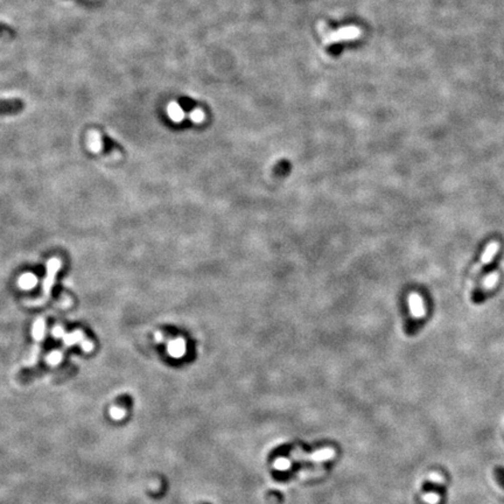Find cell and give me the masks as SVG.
I'll return each instance as SVG.
<instances>
[{"mask_svg":"<svg viewBox=\"0 0 504 504\" xmlns=\"http://www.w3.org/2000/svg\"><path fill=\"white\" fill-rule=\"evenodd\" d=\"M494 478L499 483L500 487L502 489H504V467L503 466H496L494 468Z\"/></svg>","mask_w":504,"mask_h":504,"instance_id":"cell-12","label":"cell"},{"mask_svg":"<svg viewBox=\"0 0 504 504\" xmlns=\"http://www.w3.org/2000/svg\"><path fill=\"white\" fill-rule=\"evenodd\" d=\"M497 280H499V273L494 272V273H490L488 277L486 278L485 282H483V289H490L493 287H495V285L497 284Z\"/></svg>","mask_w":504,"mask_h":504,"instance_id":"cell-11","label":"cell"},{"mask_svg":"<svg viewBox=\"0 0 504 504\" xmlns=\"http://www.w3.org/2000/svg\"><path fill=\"white\" fill-rule=\"evenodd\" d=\"M423 490L427 494H436L439 497H445L447 495V487L443 483L434 481H425L422 486Z\"/></svg>","mask_w":504,"mask_h":504,"instance_id":"cell-8","label":"cell"},{"mask_svg":"<svg viewBox=\"0 0 504 504\" xmlns=\"http://www.w3.org/2000/svg\"><path fill=\"white\" fill-rule=\"evenodd\" d=\"M326 23L323 21H320L319 25H317V30L322 36V41L324 44H331V43H339L342 42V41H350L358 39L361 35V29L358 27L355 26H348V27H341L340 29L337 30H329Z\"/></svg>","mask_w":504,"mask_h":504,"instance_id":"cell-2","label":"cell"},{"mask_svg":"<svg viewBox=\"0 0 504 504\" xmlns=\"http://www.w3.org/2000/svg\"><path fill=\"white\" fill-rule=\"evenodd\" d=\"M62 266V261L58 258H51V259L48 261L47 264V273L46 277L43 279L42 282V291H41V294L37 296V298L33 300H28L27 301V306L30 307H39L42 306L44 303L48 302V300L50 299L51 295V289H53L55 285V280H56V275L60 271V268Z\"/></svg>","mask_w":504,"mask_h":504,"instance_id":"cell-1","label":"cell"},{"mask_svg":"<svg viewBox=\"0 0 504 504\" xmlns=\"http://www.w3.org/2000/svg\"><path fill=\"white\" fill-rule=\"evenodd\" d=\"M53 335L55 337H60V339L63 340L65 346H72V344L78 343L82 347V349L85 351H90L95 347L94 343L85 336V334L81 329L72 331L71 334H63V330H62L61 327H55Z\"/></svg>","mask_w":504,"mask_h":504,"instance_id":"cell-3","label":"cell"},{"mask_svg":"<svg viewBox=\"0 0 504 504\" xmlns=\"http://www.w3.org/2000/svg\"><path fill=\"white\" fill-rule=\"evenodd\" d=\"M111 416L115 418V419H120L124 416V412H123V410H119V409H112L111 410Z\"/></svg>","mask_w":504,"mask_h":504,"instance_id":"cell-14","label":"cell"},{"mask_svg":"<svg viewBox=\"0 0 504 504\" xmlns=\"http://www.w3.org/2000/svg\"><path fill=\"white\" fill-rule=\"evenodd\" d=\"M167 113L174 123H181L185 118V112L177 102H171L167 106Z\"/></svg>","mask_w":504,"mask_h":504,"instance_id":"cell-9","label":"cell"},{"mask_svg":"<svg viewBox=\"0 0 504 504\" xmlns=\"http://www.w3.org/2000/svg\"><path fill=\"white\" fill-rule=\"evenodd\" d=\"M409 303L410 310L413 316H416L417 319H420V317L425 315V307H424L423 299L418 293H411L409 295Z\"/></svg>","mask_w":504,"mask_h":504,"instance_id":"cell-7","label":"cell"},{"mask_svg":"<svg viewBox=\"0 0 504 504\" xmlns=\"http://www.w3.org/2000/svg\"><path fill=\"white\" fill-rule=\"evenodd\" d=\"M16 36V30L7 23L0 21V39H14Z\"/></svg>","mask_w":504,"mask_h":504,"instance_id":"cell-10","label":"cell"},{"mask_svg":"<svg viewBox=\"0 0 504 504\" xmlns=\"http://www.w3.org/2000/svg\"><path fill=\"white\" fill-rule=\"evenodd\" d=\"M205 112L202 111L201 109H195V110H193V111L189 113V118L192 119V122H194V123H202L203 120H205Z\"/></svg>","mask_w":504,"mask_h":504,"instance_id":"cell-13","label":"cell"},{"mask_svg":"<svg viewBox=\"0 0 504 504\" xmlns=\"http://www.w3.org/2000/svg\"><path fill=\"white\" fill-rule=\"evenodd\" d=\"M44 334H46V320H44L43 317H41V319L35 321V323H34V327H33V336H34V341H35V346H34V349L32 350V354H30L32 355L33 361L35 360L36 355L39 354L40 343L42 342Z\"/></svg>","mask_w":504,"mask_h":504,"instance_id":"cell-5","label":"cell"},{"mask_svg":"<svg viewBox=\"0 0 504 504\" xmlns=\"http://www.w3.org/2000/svg\"><path fill=\"white\" fill-rule=\"evenodd\" d=\"M499 249H500V243L497 241H493L492 243H490L488 247H487L486 249V251H485V253L482 254V258H481V260H480V263L476 265L474 270H473V274H478L480 271H481V268L483 266H486L487 264H489L490 261H492V259L494 257H495V254L497 253V251H499Z\"/></svg>","mask_w":504,"mask_h":504,"instance_id":"cell-6","label":"cell"},{"mask_svg":"<svg viewBox=\"0 0 504 504\" xmlns=\"http://www.w3.org/2000/svg\"><path fill=\"white\" fill-rule=\"evenodd\" d=\"M25 109V102L20 98H0V116L18 115Z\"/></svg>","mask_w":504,"mask_h":504,"instance_id":"cell-4","label":"cell"}]
</instances>
